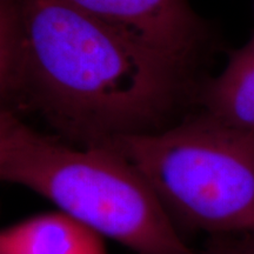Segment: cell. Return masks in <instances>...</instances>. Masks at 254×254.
<instances>
[{"label": "cell", "mask_w": 254, "mask_h": 254, "mask_svg": "<svg viewBox=\"0 0 254 254\" xmlns=\"http://www.w3.org/2000/svg\"><path fill=\"white\" fill-rule=\"evenodd\" d=\"M27 47L18 105L65 141L98 146L166 128L189 92L190 65L66 0H18Z\"/></svg>", "instance_id": "6da1fadb"}, {"label": "cell", "mask_w": 254, "mask_h": 254, "mask_svg": "<svg viewBox=\"0 0 254 254\" xmlns=\"http://www.w3.org/2000/svg\"><path fill=\"white\" fill-rule=\"evenodd\" d=\"M0 177L136 254H199L138 168L109 145H72L2 109Z\"/></svg>", "instance_id": "7a4b0ae2"}, {"label": "cell", "mask_w": 254, "mask_h": 254, "mask_svg": "<svg viewBox=\"0 0 254 254\" xmlns=\"http://www.w3.org/2000/svg\"><path fill=\"white\" fill-rule=\"evenodd\" d=\"M104 145L138 168L176 225L209 236L254 233V136L201 111Z\"/></svg>", "instance_id": "3957f363"}, {"label": "cell", "mask_w": 254, "mask_h": 254, "mask_svg": "<svg viewBox=\"0 0 254 254\" xmlns=\"http://www.w3.org/2000/svg\"><path fill=\"white\" fill-rule=\"evenodd\" d=\"M66 1L190 66L208 39V27L189 0Z\"/></svg>", "instance_id": "277c9868"}, {"label": "cell", "mask_w": 254, "mask_h": 254, "mask_svg": "<svg viewBox=\"0 0 254 254\" xmlns=\"http://www.w3.org/2000/svg\"><path fill=\"white\" fill-rule=\"evenodd\" d=\"M202 112L254 136V31L249 41L228 52L225 68L195 93Z\"/></svg>", "instance_id": "5b68a950"}, {"label": "cell", "mask_w": 254, "mask_h": 254, "mask_svg": "<svg viewBox=\"0 0 254 254\" xmlns=\"http://www.w3.org/2000/svg\"><path fill=\"white\" fill-rule=\"evenodd\" d=\"M0 254H107L104 238L63 212L41 213L4 228Z\"/></svg>", "instance_id": "8992f818"}, {"label": "cell", "mask_w": 254, "mask_h": 254, "mask_svg": "<svg viewBox=\"0 0 254 254\" xmlns=\"http://www.w3.org/2000/svg\"><path fill=\"white\" fill-rule=\"evenodd\" d=\"M27 47L18 0H0V93L2 109L18 105L26 77Z\"/></svg>", "instance_id": "52a82bcc"}, {"label": "cell", "mask_w": 254, "mask_h": 254, "mask_svg": "<svg viewBox=\"0 0 254 254\" xmlns=\"http://www.w3.org/2000/svg\"><path fill=\"white\" fill-rule=\"evenodd\" d=\"M199 254H254V233L212 234Z\"/></svg>", "instance_id": "ba28073f"}]
</instances>
